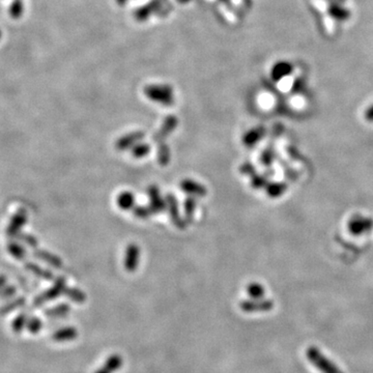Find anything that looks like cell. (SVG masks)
<instances>
[{
    "label": "cell",
    "instance_id": "29",
    "mask_svg": "<svg viewBox=\"0 0 373 373\" xmlns=\"http://www.w3.org/2000/svg\"><path fill=\"white\" fill-rule=\"evenodd\" d=\"M332 2H339V3H342L343 0H331Z\"/></svg>",
    "mask_w": 373,
    "mask_h": 373
},
{
    "label": "cell",
    "instance_id": "21",
    "mask_svg": "<svg viewBox=\"0 0 373 373\" xmlns=\"http://www.w3.org/2000/svg\"><path fill=\"white\" fill-rule=\"evenodd\" d=\"M247 294L251 299H254V300L262 299L264 295V289L258 283H251L247 286Z\"/></svg>",
    "mask_w": 373,
    "mask_h": 373
},
{
    "label": "cell",
    "instance_id": "25",
    "mask_svg": "<svg viewBox=\"0 0 373 373\" xmlns=\"http://www.w3.org/2000/svg\"><path fill=\"white\" fill-rule=\"evenodd\" d=\"M42 328V323L38 321L37 318H33L28 323V330L30 331L31 334H37L38 331Z\"/></svg>",
    "mask_w": 373,
    "mask_h": 373
},
{
    "label": "cell",
    "instance_id": "1",
    "mask_svg": "<svg viewBox=\"0 0 373 373\" xmlns=\"http://www.w3.org/2000/svg\"><path fill=\"white\" fill-rule=\"evenodd\" d=\"M144 95L151 101L164 106H170L175 103L173 89L168 84H152L144 88Z\"/></svg>",
    "mask_w": 373,
    "mask_h": 373
},
{
    "label": "cell",
    "instance_id": "24",
    "mask_svg": "<svg viewBox=\"0 0 373 373\" xmlns=\"http://www.w3.org/2000/svg\"><path fill=\"white\" fill-rule=\"evenodd\" d=\"M25 322H26V316H24L23 314H21L15 319L14 323H12V330L15 331V333H20L23 330L25 326Z\"/></svg>",
    "mask_w": 373,
    "mask_h": 373
},
{
    "label": "cell",
    "instance_id": "16",
    "mask_svg": "<svg viewBox=\"0 0 373 373\" xmlns=\"http://www.w3.org/2000/svg\"><path fill=\"white\" fill-rule=\"evenodd\" d=\"M171 159V153L169 145L166 144L165 142L159 143L158 146V151H157V161L160 166L165 167L169 164Z\"/></svg>",
    "mask_w": 373,
    "mask_h": 373
},
{
    "label": "cell",
    "instance_id": "3",
    "mask_svg": "<svg viewBox=\"0 0 373 373\" xmlns=\"http://www.w3.org/2000/svg\"><path fill=\"white\" fill-rule=\"evenodd\" d=\"M165 201H166V208L168 209L170 219L172 223L175 224V226L179 229H185L186 227V224L185 219L181 217V212L179 208V201L177 197L173 194H167L165 197Z\"/></svg>",
    "mask_w": 373,
    "mask_h": 373
},
{
    "label": "cell",
    "instance_id": "18",
    "mask_svg": "<svg viewBox=\"0 0 373 373\" xmlns=\"http://www.w3.org/2000/svg\"><path fill=\"white\" fill-rule=\"evenodd\" d=\"M262 135H263V130L261 128L253 129V130L246 133L244 138H243V142L247 146H252V145H254L256 142L259 141V139L262 137Z\"/></svg>",
    "mask_w": 373,
    "mask_h": 373
},
{
    "label": "cell",
    "instance_id": "10",
    "mask_svg": "<svg viewBox=\"0 0 373 373\" xmlns=\"http://www.w3.org/2000/svg\"><path fill=\"white\" fill-rule=\"evenodd\" d=\"M123 366V358L119 355H111L106 360L104 365L99 368L95 373H114Z\"/></svg>",
    "mask_w": 373,
    "mask_h": 373
},
{
    "label": "cell",
    "instance_id": "28",
    "mask_svg": "<svg viewBox=\"0 0 373 373\" xmlns=\"http://www.w3.org/2000/svg\"><path fill=\"white\" fill-rule=\"evenodd\" d=\"M116 1H117V3H118L119 5H124V4L128 1V0H116Z\"/></svg>",
    "mask_w": 373,
    "mask_h": 373
},
{
    "label": "cell",
    "instance_id": "17",
    "mask_svg": "<svg viewBox=\"0 0 373 373\" xmlns=\"http://www.w3.org/2000/svg\"><path fill=\"white\" fill-rule=\"evenodd\" d=\"M160 5V1L159 0H154L153 2L146 4L145 6L143 7H140L137 11H136V18L140 21H143L145 19H148L149 16H151L153 12L156 10L157 7H159Z\"/></svg>",
    "mask_w": 373,
    "mask_h": 373
},
{
    "label": "cell",
    "instance_id": "13",
    "mask_svg": "<svg viewBox=\"0 0 373 373\" xmlns=\"http://www.w3.org/2000/svg\"><path fill=\"white\" fill-rule=\"evenodd\" d=\"M329 14L338 21H345L348 20L351 16V12L349 9H346L344 6L341 5L339 2H332L329 6Z\"/></svg>",
    "mask_w": 373,
    "mask_h": 373
},
{
    "label": "cell",
    "instance_id": "5",
    "mask_svg": "<svg viewBox=\"0 0 373 373\" xmlns=\"http://www.w3.org/2000/svg\"><path fill=\"white\" fill-rule=\"evenodd\" d=\"M273 302L270 300H247L239 304V307L244 311L248 313L252 312H266L273 309Z\"/></svg>",
    "mask_w": 373,
    "mask_h": 373
},
{
    "label": "cell",
    "instance_id": "9",
    "mask_svg": "<svg viewBox=\"0 0 373 373\" xmlns=\"http://www.w3.org/2000/svg\"><path fill=\"white\" fill-rule=\"evenodd\" d=\"M180 188L186 194L194 197H204L207 194L205 186L193 180L186 179L180 184Z\"/></svg>",
    "mask_w": 373,
    "mask_h": 373
},
{
    "label": "cell",
    "instance_id": "31",
    "mask_svg": "<svg viewBox=\"0 0 373 373\" xmlns=\"http://www.w3.org/2000/svg\"><path fill=\"white\" fill-rule=\"evenodd\" d=\"M1 37H2V31L0 30V39H1Z\"/></svg>",
    "mask_w": 373,
    "mask_h": 373
},
{
    "label": "cell",
    "instance_id": "26",
    "mask_svg": "<svg viewBox=\"0 0 373 373\" xmlns=\"http://www.w3.org/2000/svg\"><path fill=\"white\" fill-rule=\"evenodd\" d=\"M239 172H241L244 176H252V175H254L255 169H254V166H253L251 163H245L239 167Z\"/></svg>",
    "mask_w": 373,
    "mask_h": 373
},
{
    "label": "cell",
    "instance_id": "22",
    "mask_svg": "<svg viewBox=\"0 0 373 373\" xmlns=\"http://www.w3.org/2000/svg\"><path fill=\"white\" fill-rule=\"evenodd\" d=\"M63 287H64V282L63 280H60V281L53 287L50 291H48L47 294L43 297V300H41V302H45V301H49V300H52L56 298L57 296H59L61 294V291L63 290Z\"/></svg>",
    "mask_w": 373,
    "mask_h": 373
},
{
    "label": "cell",
    "instance_id": "4",
    "mask_svg": "<svg viewBox=\"0 0 373 373\" xmlns=\"http://www.w3.org/2000/svg\"><path fill=\"white\" fill-rule=\"evenodd\" d=\"M178 125L179 119L176 115L166 116L161 128H160V130L153 136V141L156 143L163 142L167 137L170 136L171 133L177 129Z\"/></svg>",
    "mask_w": 373,
    "mask_h": 373
},
{
    "label": "cell",
    "instance_id": "32",
    "mask_svg": "<svg viewBox=\"0 0 373 373\" xmlns=\"http://www.w3.org/2000/svg\"><path fill=\"white\" fill-rule=\"evenodd\" d=\"M223 1H227V0H223Z\"/></svg>",
    "mask_w": 373,
    "mask_h": 373
},
{
    "label": "cell",
    "instance_id": "15",
    "mask_svg": "<svg viewBox=\"0 0 373 373\" xmlns=\"http://www.w3.org/2000/svg\"><path fill=\"white\" fill-rule=\"evenodd\" d=\"M197 200L196 197L189 196L184 202V211H185V221L186 224H191L194 220V212L196 210Z\"/></svg>",
    "mask_w": 373,
    "mask_h": 373
},
{
    "label": "cell",
    "instance_id": "6",
    "mask_svg": "<svg viewBox=\"0 0 373 373\" xmlns=\"http://www.w3.org/2000/svg\"><path fill=\"white\" fill-rule=\"evenodd\" d=\"M148 195L150 198V204L153 214H160L166 209L165 198L161 196L160 190L156 185H152L148 189Z\"/></svg>",
    "mask_w": 373,
    "mask_h": 373
},
{
    "label": "cell",
    "instance_id": "7",
    "mask_svg": "<svg viewBox=\"0 0 373 373\" xmlns=\"http://www.w3.org/2000/svg\"><path fill=\"white\" fill-rule=\"evenodd\" d=\"M145 137V133L142 131H136V132H131L127 135H124L123 137L119 138L115 143V149L117 151H127L129 149H132L135 144L139 143L143 138Z\"/></svg>",
    "mask_w": 373,
    "mask_h": 373
},
{
    "label": "cell",
    "instance_id": "19",
    "mask_svg": "<svg viewBox=\"0 0 373 373\" xmlns=\"http://www.w3.org/2000/svg\"><path fill=\"white\" fill-rule=\"evenodd\" d=\"M151 145L148 144V143H143V142H140V143H137L135 144L133 148L131 149V154L132 156L136 158V159H141L145 156H148L150 153H151Z\"/></svg>",
    "mask_w": 373,
    "mask_h": 373
},
{
    "label": "cell",
    "instance_id": "27",
    "mask_svg": "<svg viewBox=\"0 0 373 373\" xmlns=\"http://www.w3.org/2000/svg\"><path fill=\"white\" fill-rule=\"evenodd\" d=\"M69 306L68 305H61V306H59V308H57V309H55V310H52V311H50L49 313H51L52 315H54V316H58V315H63V314H65L66 312H68L69 311Z\"/></svg>",
    "mask_w": 373,
    "mask_h": 373
},
{
    "label": "cell",
    "instance_id": "12",
    "mask_svg": "<svg viewBox=\"0 0 373 373\" xmlns=\"http://www.w3.org/2000/svg\"><path fill=\"white\" fill-rule=\"evenodd\" d=\"M78 336V331L76 328L73 327H66L63 329H60L56 331L53 334L52 338L56 342H65V341H71L77 338Z\"/></svg>",
    "mask_w": 373,
    "mask_h": 373
},
{
    "label": "cell",
    "instance_id": "8",
    "mask_svg": "<svg viewBox=\"0 0 373 373\" xmlns=\"http://www.w3.org/2000/svg\"><path fill=\"white\" fill-rule=\"evenodd\" d=\"M139 256H140V248L138 247V245L130 244L127 247L125 260H124L125 269L128 272L133 273L137 270L138 264H139Z\"/></svg>",
    "mask_w": 373,
    "mask_h": 373
},
{
    "label": "cell",
    "instance_id": "23",
    "mask_svg": "<svg viewBox=\"0 0 373 373\" xmlns=\"http://www.w3.org/2000/svg\"><path fill=\"white\" fill-rule=\"evenodd\" d=\"M65 294L68 295V297L76 302V303H84L86 300V296L84 292L81 290L76 289V288H70V289H65Z\"/></svg>",
    "mask_w": 373,
    "mask_h": 373
},
{
    "label": "cell",
    "instance_id": "30",
    "mask_svg": "<svg viewBox=\"0 0 373 373\" xmlns=\"http://www.w3.org/2000/svg\"><path fill=\"white\" fill-rule=\"evenodd\" d=\"M179 1H180V2H183V3H185V2H188V1H190V0H179Z\"/></svg>",
    "mask_w": 373,
    "mask_h": 373
},
{
    "label": "cell",
    "instance_id": "11",
    "mask_svg": "<svg viewBox=\"0 0 373 373\" xmlns=\"http://www.w3.org/2000/svg\"><path fill=\"white\" fill-rule=\"evenodd\" d=\"M294 71V65L288 61H279L277 62L271 71V76L275 81H279L282 78L288 76Z\"/></svg>",
    "mask_w": 373,
    "mask_h": 373
},
{
    "label": "cell",
    "instance_id": "20",
    "mask_svg": "<svg viewBox=\"0 0 373 373\" xmlns=\"http://www.w3.org/2000/svg\"><path fill=\"white\" fill-rule=\"evenodd\" d=\"M132 210L134 217L141 220L149 219L153 215V211L149 205H135Z\"/></svg>",
    "mask_w": 373,
    "mask_h": 373
},
{
    "label": "cell",
    "instance_id": "14",
    "mask_svg": "<svg viewBox=\"0 0 373 373\" xmlns=\"http://www.w3.org/2000/svg\"><path fill=\"white\" fill-rule=\"evenodd\" d=\"M116 202L118 207L123 210L133 209L135 206V195L129 191H125L118 195Z\"/></svg>",
    "mask_w": 373,
    "mask_h": 373
},
{
    "label": "cell",
    "instance_id": "2",
    "mask_svg": "<svg viewBox=\"0 0 373 373\" xmlns=\"http://www.w3.org/2000/svg\"><path fill=\"white\" fill-rule=\"evenodd\" d=\"M306 357L309 360V362L322 373H343V371L339 369L332 361H330L316 346H310L306 351Z\"/></svg>",
    "mask_w": 373,
    "mask_h": 373
}]
</instances>
